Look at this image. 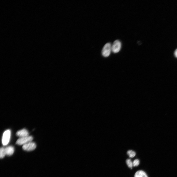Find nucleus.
I'll return each mask as SVG.
<instances>
[{"mask_svg": "<svg viewBox=\"0 0 177 177\" xmlns=\"http://www.w3.org/2000/svg\"><path fill=\"white\" fill-rule=\"evenodd\" d=\"M134 177H148V176L144 171L139 170L136 172L134 175Z\"/></svg>", "mask_w": 177, "mask_h": 177, "instance_id": "8", "label": "nucleus"}, {"mask_svg": "<svg viewBox=\"0 0 177 177\" xmlns=\"http://www.w3.org/2000/svg\"><path fill=\"white\" fill-rule=\"evenodd\" d=\"M127 153L130 157L133 158L136 155L135 152L131 150H129L127 152Z\"/></svg>", "mask_w": 177, "mask_h": 177, "instance_id": "10", "label": "nucleus"}, {"mask_svg": "<svg viewBox=\"0 0 177 177\" xmlns=\"http://www.w3.org/2000/svg\"><path fill=\"white\" fill-rule=\"evenodd\" d=\"M133 165L134 166H138L139 164V160L137 159L134 160L133 162Z\"/></svg>", "mask_w": 177, "mask_h": 177, "instance_id": "12", "label": "nucleus"}, {"mask_svg": "<svg viewBox=\"0 0 177 177\" xmlns=\"http://www.w3.org/2000/svg\"><path fill=\"white\" fill-rule=\"evenodd\" d=\"M175 56L177 58V49L175 51Z\"/></svg>", "mask_w": 177, "mask_h": 177, "instance_id": "13", "label": "nucleus"}, {"mask_svg": "<svg viewBox=\"0 0 177 177\" xmlns=\"http://www.w3.org/2000/svg\"><path fill=\"white\" fill-rule=\"evenodd\" d=\"M126 163L128 166L131 168L133 167V163L131 160L130 159H127L126 161Z\"/></svg>", "mask_w": 177, "mask_h": 177, "instance_id": "11", "label": "nucleus"}, {"mask_svg": "<svg viewBox=\"0 0 177 177\" xmlns=\"http://www.w3.org/2000/svg\"><path fill=\"white\" fill-rule=\"evenodd\" d=\"M11 134L10 130H7L5 131L3 134L2 142L4 146L7 145L9 142Z\"/></svg>", "mask_w": 177, "mask_h": 177, "instance_id": "3", "label": "nucleus"}, {"mask_svg": "<svg viewBox=\"0 0 177 177\" xmlns=\"http://www.w3.org/2000/svg\"><path fill=\"white\" fill-rule=\"evenodd\" d=\"M121 46L120 41L118 40H115L112 44V52L114 53H118L120 50Z\"/></svg>", "mask_w": 177, "mask_h": 177, "instance_id": "2", "label": "nucleus"}, {"mask_svg": "<svg viewBox=\"0 0 177 177\" xmlns=\"http://www.w3.org/2000/svg\"><path fill=\"white\" fill-rule=\"evenodd\" d=\"M6 155L5 148L1 147L0 149V158H3Z\"/></svg>", "mask_w": 177, "mask_h": 177, "instance_id": "9", "label": "nucleus"}, {"mask_svg": "<svg viewBox=\"0 0 177 177\" xmlns=\"http://www.w3.org/2000/svg\"><path fill=\"white\" fill-rule=\"evenodd\" d=\"M111 46L112 44L110 43H107L104 45L101 51L103 57H107L110 55L112 52Z\"/></svg>", "mask_w": 177, "mask_h": 177, "instance_id": "1", "label": "nucleus"}, {"mask_svg": "<svg viewBox=\"0 0 177 177\" xmlns=\"http://www.w3.org/2000/svg\"><path fill=\"white\" fill-rule=\"evenodd\" d=\"M36 147V144L31 141L23 145L22 148L25 151H30L33 150Z\"/></svg>", "mask_w": 177, "mask_h": 177, "instance_id": "5", "label": "nucleus"}, {"mask_svg": "<svg viewBox=\"0 0 177 177\" xmlns=\"http://www.w3.org/2000/svg\"><path fill=\"white\" fill-rule=\"evenodd\" d=\"M16 135L20 137L27 136H29V133L26 129H23L17 131Z\"/></svg>", "mask_w": 177, "mask_h": 177, "instance_id": "6", "label": "nucleus"}, {"mask_svg": "<svg viewBox=\"0 0 177 177\" xmlns=\"http://www.w3.org/2000/svg\"><path fill=\"white\" fill-rule=\"evenodd\" d=\"M33 139V137L31 136H27L20 137L17 140L16 144L17 145H24L29 142H31Z\"/></svg>", "mask_w": 177, "mask_h": 177, "instance_id": "4", "label": "nucleus"}, {"mask_svg": "<svg viewBox=\"0 0 177 177\" xmlns=\"http://www.w3.org/2000/svg\"><path fill=\"white\" fill-rule=\"evenodd\" d=\"M5 150L6 155L8 156L12 155L14 151V148L12 146H9L5 148Z\"/></svg>", "mask_w": 177, "mask_h": 177, "instance_id": "7", "label": "nucleus"}]
</instances>
